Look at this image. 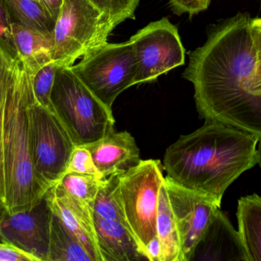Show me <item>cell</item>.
Listing matches in <instances>:
<instances>
[{
    "label": "cell",
    "mask_w": 261,
    "mask_h": 261,
    "mask_svg": "<svg viewBox=\"0 0 261 261\" xmlns=\"http://www.w3.org/2000/svg\"><path fill=\"white\" fill-rule=\"evenodd\" d=\"M251 18L240 12L213 26L205 44L189 52L182 77L194 87L201 117L260 138L261 97L250 89L254 68Z\"/></svg>",
    "instance_id": "1"
},
{
    "label": "cell",
    "mask_w": 261,
    "mask_h": 261,
    "mask_svg": "<svg viewBox=\"0 0 261 261\" xmlns=\"http://www.w3.org/2000/svg\"><path fill=\"white\" fill-rule=\"evenodd\" d=\"M260 137L218 122L205 121L166 150L164 170L174 183L221 206L230 185L257 164Z\"/></svg>",
    "instance_id": "2"
},
{
    "label": "cell",
    "mask_w": 261,
    "mask_h": 261,
    "mask_svg": "<svg viewBox=\"0 0 261 261\" xmlns=\"http://www.w3.org/2000/svg\"><path fill=\"white\" fill-rule=\"evenodd\" d=\"M34 97L32 75L15 54L3 120L6 204L10 214L31 209L47 193L32 165L29 107Z\"/></svg>",
    "instance_id": "3"
},
{
    "label": "cell",
    "mask_w": 261,
    "mask_h": 261,
    "mask_svg": "<svg viewBox=\"0 0 261 261\" xmlns=\"http://www.w3.org/2000/svg\"><path fill=\"white\" fill-rule=\"evenodd\" d=\"M50 101L76 146L96 142L114 129L113 110L92 93L70 67L57 69Z\"/></svg>",
    "instance_id": "4"
},
{
    "label": "cell",
    "mask_w": 261,
    "mask_h": 261,
    "mask_svg": "<svg viewBox=\"0 0 261 261\" xmlns=\"http://www.w3.org/2000/svg\"><path fill=\"white\" fill-rule=\"evenodd\" d=\"M114 28L89 0H63L54 29L53 61L70 67L81 57L103 43Z\"/></svg>",
    "instance_id": "5"
},
{
    "label": "cell",
    "mask_w": 261,
    "mask_h": 261,
    "mask_svg": "<svg viewBox=\"0 0 261 261\" xmlns=\"http://www.w3.org/2000/svg\"><path fill=\"white\" fill-rule=\"evenodd\" d=\"M29 127L34 173L47 192L67 173L76 144L57 115L35 97L29 107Z\"/></svg>",
    "instance_id": "6"
},
{
    "label": "cell",
    "mask_w": 261,
    "mask_h": 261,
    "mask_svg": "<svg viewBox=\"0 0 261 261\" xmlns=\"http://www.w3.org/2000/svg\"><path fill=\"white\" fill-rule=\"evenodd\" d=\"M70 68L112 110L117 97L135 84L137 61L133 45L129 40L123 43L107 41L92 49Z\"/></svg>",
    "instance_id": "7"
},
{
    "label": "cell",
    "mask_w": 261,
    "mask_h": 261,
    "mask_svg": "<svg viewBox=\"0 0 261 261\" xmlns=\"http://www.w3.org/2000/svg\"><path fill=\"white\" fill-rule=\"evenodd\" d=\"M163 170L160 160L141 159L136 165L120 174L121 194L127 222L144 252L156 237L158 196L165 179Z\"/></svg>",
    "instance_id": "8"
},
{
    "label": "cell",
    "mask_w": 261,
    "mask_h": 261,
    "mask_svg": "<svg viewBox=\"0 0 261 261\" xmlns=\"http://www.w3.org/2000/svg\"><path fill=\"white\" fill-rule=\"evenodd\" d=\"M137 61L135 84L151 82L185 64V49L178 29L167 18L152 21L129 39Z\"/></svg>",
    "instance_id": "9"
},
{
    "label": "cell",
    "mask_w": 261,
    "mask_h": 261,
    "mask_svg": "<svg viewBox=\"0 0 261 261\" xmlns=\"http://www.w3.org/2000/svg\"><path fill=\"white\" fill-rule=\"evenodd\" d=\"M52 216L44 195L31 209L9 213L0 222V238L36 261H48Z\"/></svg>",
    "instance_id": "10"
},
{
    "label": "cell",
    "mask_w": 261,
    "mask_h": 261,
    "mask_svg": "<svg viewBox=\"0 0 261 261\" xmlns=\"http://www.w3.org/2000/svg\"><path fill=\"white\" fill-rule=\"evenodd\" d=\"M170 206L179 231L182 260H190L214 211L220 206L206 196L164 179Z\"/></svg>",
    "instance_id": "11"
},
{
    "label": "cell",
    "mask_w": 261,
    "mask_h": 261,
    "mask_svg": "<svg viewBox=\"0 0 261 261\" xmlns=\"http://www.w3.org/2000/svg\"><path fill=\"white\" fill-rule=\"evenodd\" d=\"M189 261H248L239 231L220 208L213 213Z\"/></svg>",
    "instance_id": "12"
},
{
    "label": "cell",
    "mask_w": 261,
    "mask_h": 261,
    "mask_svg": "<svg viewBox=\"0 0 261 261\" xmlns=\"http://www.w3.org/2000/svg\"><path fill=\"white\" fill-rule=\"evenodd\" d=\"M45 196L53 214L77 239L92 260L102 261L91 208L73 199L58 183L49 188Z\"/></svg>",
    "instance_id": "13"
},
{
    "label": "cell",
    "mask_w": 261,
    "mask_h": 261,
    "mask_svg": "<svg viewBox=\"0 0 261 261\" xmlns=\"http://www.w3.org/2000/svg\"><path fill=\"white\" fill-rule=\"evenodd\" d=\"M104 179L122 174L140 162V152L133 136L114 129L96 142L86 144Z\"/></svg>",
    "instance_id": "14"
},
{
    "label": "cell",
    "mask_w": 261,
    "mask_h": 261,
    "mask_svg": "<svg viewBox=\"0 0 261 261\" xmlns=\"http://www.w3.org/2000/svg\"><path fill=\"white\" fill-rule=\"evenodd\" d=\"M92 216L102 261L148 260L142 247L128 228L93 211Z\"/></svg>",
    "instance_id": "15"
},
{
    "label": "cell",
    "mask_w": 261,
    "mask_h": 261,
    "mask_svg": "<svg viewBox=\"0 0 261 261\" xmlns=\"http://www.w3.org/2000/svg\"><path fill=\"white\" fill-rule=\"evenodd\" d=\"M9 31L15 53L32 76L53 61L52 35L15 22L11 23Z\"/></svg>",
    "instance_id": "16"
},
{
    "label": "cell",
    "mask_w": 261,
    "mask_h": 261,
    "mask_svg": "<svg viewBox=\"0 0 261 261\" xmlns=\"http://www.w3.org/2000/svg\"><path fill=\"white\" fill-rule=\"evenodd\" d=\"M239 232L248 261H261V197L257 194L242 197L237 211Z\"/></svg>",
    "instance_id": "17"
},
{
    "label": "cell",
    "mask_w": 261,
    "mask_h": 261,
    "mask_svg": "<svg viewBox=\"0 0 261 261\" xmlns=\"http://www.w3.org/2000/svg\"><path fill=\"white\" fill-rule=\"evenodd\" d=\"M156 237L161 248L160 261H182L179 231L164 182L158 196Z\"/></svg>",
    "instance_id": "18"
},
{
    "label": "cell",
    "mask_w": 261,
    "mask_h": 261,
    "mask_svg": "<svg viewBox=\"0 0 261 261\" xmlns=\"http://www.w3.org/2000/svg\"><path fill=\"white\" fill-rule=\"evenodd\" d=\"M48 261H93L77 239L54 214L50 225Z\"/></svg>",
    "instance_id": "19"
},
{
    "label": "cell",
    "mask_w": 261,
    "mask_h": 261,
    "mask_svg": "<svg viewBox=\"0 0 261 261\" xmlns=\"http://www.w3.org/2000/svg\"><path fill=\"white\" fill-rule=\"evenodd\" d=\"M12 22L53 36L55 21L37 0H3Z\"/></svg>",
    "instance_id": "20"
},
{
    "label": "cell",
    "mask_w": 261,
    "mask_h": 261,
    "mask_svg": "<svg viewBox=\"0 0 261 261\" xmlns=\"http://www.w3.org/2000/svg\"><path fill=\"white\" fill-rule=\"evenodd\" d=\"M91 210L103 219L119 222L132 231L122 203L120 174L113 175L106 179L96 195Z\"/></svg>",
    "instance_id": "21"
},
{
    "label": "cell",
    "mask_w": 261,
    "mask_h": 261,
    "mask_svg": "<svg viewBox=\"0 0 261 261\" xmlns=\"http://www.w3.org/2000/svg\"><path fill=\"white\" fill-rule=\"evenodd\" d=\"M15 60V53L12 51V48L0 44V197L5 202L6 181L3 156V120L6 95L13 72Z\"/></svg>",
    "instance_id": "22"
},
{
    "label": "cell",
    "mask_w": 261,
    "mask_h": 261,
    "mask_svg": "<svg viewBox=\"0 0 261 261\" xmlns=\"http://www.w3.org/2000/svg\"><path fill=\"white\" fill-rule=\"evenodd\" d=\"M105 180L94 175L68 172L58 183L73 199L84 206L91 208L96 195Z\"/></svg>",
    "instance_id": "23"
},
{
    "label": "cell",
    "mask_w": 261,
    "mask_h": 261,
    "mask_svg": "<svg viewBox=\"0 0 261 261\" xmlns=\"http://www.w3.org/2000/svg\"><path fill=\"white\" fill-rule=\"evenodd\" d=\"M99 10L113 28L126 19H135L140 0H89Z\"/></svg>",
    "instance_id": "24"
},
{
    "label": "cell",
    "mask_w": 261,
    "mask_h": 261,
    "mask_svg": "<svg viewBox=\"0 0 261 261\" xmlns=\"http://www.w3.org/2000/svg\"><path fill=\"white\" fill-rule=\"evenodd\" d=\"M58 66L54 61L45 64L32 76V87L35 100L43 107L54 111L50 101L52 88Z\"/></svg>",
    "instance_id": "25"
},
{
    "label": "cell",
    "mask_w": 261,
    "mask_h": 261,
    "mask_svg": "<svg viewBox=\"0 0 261 261\" xmlns=\"http://www.w3.org/2000/svg\"><path fill=\"white\" fill-rule=\"evenodd\" d=\"M250 31L254 49V68L251 84L253 94L261 97V18H251Z\"/></svg>",
    "instance_id": "26"
},
{
    "label": "cell",
    "mask_w": 261,
    "mask_h": 261,
    "mask_svg": "<svg viewBox=\"0 0 261 261\" xmlns=\"http://www.w3.org/2000/svg\"><path fill=\"white\" fill-rule=\"evenodd\" d=\"M68 172L94 175L99 179H104L93 162L91 153L84 145L75 147L69 162L67 173Z\"/></svg>",
    "instance_id": "27"
},
{
    "label": "cell",
    "mask_w": 261,
    "mask_h": 261,
    "mask_svg": "<svg viewBox=\"0 0 261 261\" xmlns=\"http://www.w3.org/2000/svg\"><path fill=\"white\" fill-rule=\"evenodd\" d=\"M212 0H168L173 13L177 15L188 14L190 18L206 10Z\"/></svg>",
    "instance_id": "28"
},
{
    "label": "cell",
    "mask_w": 261,
    "mask_h": 261,
    "mask_svg": "<svg viewBox=\"0 0 261 261\" xmlns=\"http://www.w3.org/2000/svg\"><path fill=\"white\" fill-rule=\"evenodd\" d=\"M0 261H36L33 257L5 243L0 238Z\"/></svg>",
    "instance_id": "29"
},
{
    "label": "cell",
    "mask_w": 261,
    "mask_h": 261,
    "mask_svg": "<svg viewBox=\"0 0 261 261\" xmlns=\"http://www.w3.org/2000/svg\"><path fill=\"white\" fill-rule=\"evenodd\" d=\"M44 10L56 21L61 11L63 0H38Z\"/></svg>",
    "instance_id": "30"
},
{
    "label": "cell",
    "mask_w": 261,
    "mask_h": 261,
    "mask_svg": "<svg viewBox=\"0 0 261 261\" xmlns=\"http://www.w3.org/2000/svg\"><path fill=\"white\" fill-rule=\"evenodd\" d=\"M145 253L149 261H160L161 248H160L159 240H158V237L155 238L147 245L145 249Z\"/></svg>",
    "instance_id": "31"
},
{
    "label": "cell",
    "mask_w": 261,
    "mask_h": 261,
    "mask_svg": "<svg viewBox=\"0 0 261 261\" xmlns=\"http://www.w3.org/2000/svg\"><path fill=\"white\" fill-rule=\"evenodd\" d=\"M0 22L3 23L6 27L10 29L12 20L8 13L7 9H6L3 0H0Z\"/></svg>",
    "instance_id": "32"
},
{
    "label": "cell",
    "mask_w": 261,
    "mask_h": 261,
    "mask_svg": "<svg viewBox=\"0 0 261 261\" xmlns=\"http://www.w3.org/2000/svg\"><path fill=\"white\" fill-rule=\"evenodd\" d=\"M9 213V210H8L7 206H6V202L0 197V222H2Z\"/></svg>",
    "instance_id": "33"
},
{
    "label": "cell",
    "mask_w": 261,
    "mask_h": 261,
    "mask_svg": "<svg viewBox=\"0 0 261 261\" xmlns=\"http://www.w3.org/2000/svg\"><path fill=\"white\" fill-rule=\"evenodd\" d=\"M257 164H259L261 168V137L257 144Z\"/></svg>",
    "instance_id": "34"
},
{
    "label": "cell",
    "mask_w": 261,
    "mask_h": 261,
    "mask_svg": "<svg viewBox=\"0 0 261 261\" xmlns=\"http://www.w3.org/2000/svg\"><path fill=\"white\" fill-rule=\"evenodd\" d=\"M260 6H261V0H260Z\"/></svg>",
    "instance_id": "35"
},
{
    "label": "cell",
    "mask_w": 261,
    "mask_h": 261,
    "mask_svg": "<svg viewBox=\"0 0 261 261\" xmlns=\"http://www.w3.org/2000/svg\"><path fill=\"white\" fill-rule=\"evenodd\" d=\"M37 1H38V0H37Z\"/></svg>",
    "instance_id": "36"
}]
</instances>
